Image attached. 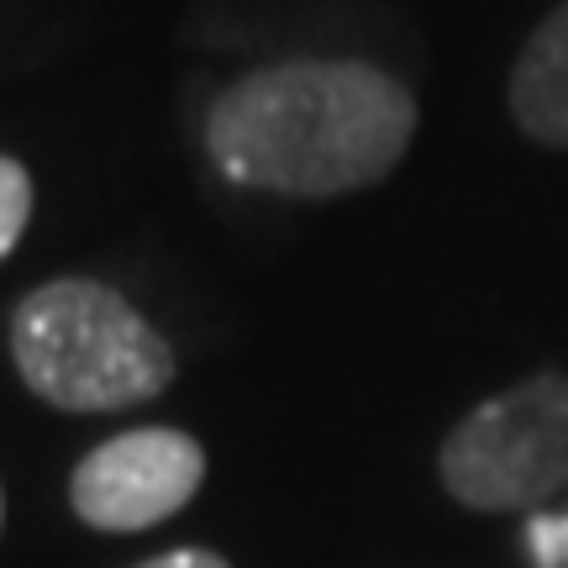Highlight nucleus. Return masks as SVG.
Wrapping results in <instances>:
<instances>
[{"label": "nucleus", "instance_id": "423d86ee", "mask_svg": "<svg viewBox=\"0 0 568 568\" xmlns=\"http://www.w3.org/2000/svg\"><path fill=\"white\" fill-rule=\"evenodd\" d=\"M27 216H32V180L17 159H0V258L21 243Z\"/></svg>", "mask_w": 568, "mask_h": 568}, {"label": "nucleus", "instance_id": "20e7f679", "mask_svg": "<svg viewBox=\"0 0 568 568\" xmlns=\"http://www.w3.org/2000/svg\"><path fill=\"white\" fill-rule=\"evenodd\" d=\"M205 479V453L174 426H142L84 453L69 479L74 516L95 531H148L180 516Z\"/></svg>", "mask_w": 568, "mask_h": 568}, {"label": "nucleus", "instance_id": "f03ea898", "mask_svg": "<svg viewBox=\"0 0 568 568\" xmlns=\"http://www.w3.org/2000/svg\"><path fill=\"white\" fill-rule=\"evenodd\" d=\"M21 379L59 410H126L169 389L174 353L153 322L95 280H53L11 322Z\"/></svg>", "mask_w": 568, "mask_h": 568}, {"label": "nucleus", "instance_id": "0eeeda50", "mask_svg": "<svg viewBox=\"0 0 568 568\" xmlns=\"http://www.w3.org/2000/svg\"><path fill=\"white\" fill-rule=\"evenodd\" d=\"M521 542L531 552V568H568V510H531Z\"/></svg>", "mask_w": 568, "mask_h": 568}, {"label": "nucleus", "instance_id": "f257e3e1", "mask_svg": "<svg viewBox=\"0 0 568 568\" xmlns=\"http://www.w3.org/2000/svg\"><path fill=\"white\" fill-rule=\"evenodd\" d=\"M416 101L358 59H284L211 105L205 148L226 180L274 195H347L406 159Z\"/></svg>", "mask_w": 568, "mask_h": 568}, {"label": "nucleus", "instance_id": "6e6552de", "mask_svg": "<svg viewBox=\"0 0 568 568\" xmlns=\"http://www.w3.org/2000/svg\"><path fill=\"white\" fill-rule=\"evenodd\" d=\"M138 568H232V564L205 548H180V552H163V558H148V564H138Z\"/></svg>", "mask_w": 568, "mask_h": 568}, {"label": "nucleus", "instance_id": "1a4fd4ad", "mask_svg": "<svg viewBox=\"0 0 568 568\" xmlns=\"http://www.w3.org/2000/svg\"><path fill=\"white\" fill-rule=\"evenodd\" d=\"M0 510H6V506H0Z\"/></svg>", "mask_w": 568, "mask_h": 568}, {"label": "nucleus", "instance_id": "39448f33", "mask_svg": "<svg viewBox=\"0 0 568 568\" xmlns=\"http://www.w3.org/2000/svg\"><path fill=\"white\" fill-rule=\"evenodd\" d=\"M510 116L531 142L568 148V0L552 11L516 59Z\"/></svg>", "mask_w": 568, "mask_h": 568}, {"label": "nucleus", "instance_id": "7ed1b4c3", "mask_svg": "<svg viewBox=\"0 0 568 568\" xmlns=\"http://www.w3.org/2000/svg\"><path fill=\"white\" fill-rule=\"evenodd\" d=\"M443 485L468 510H537L568 485V374H531L474 406L443 443Z\"/></svg>", "mask_w": 568, "mask_h": 568}]
</instances>
